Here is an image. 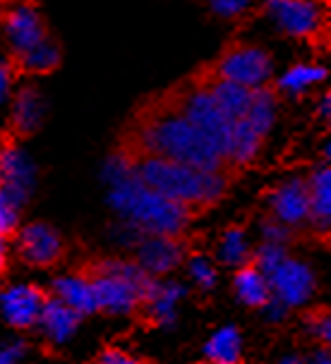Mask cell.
<instances>
[{"label": "cell", "instance_id": "6da1fadb", "mask_svg": "<svg viewBox=\"0 0 331 364\" xmlns=\"http://www.w3.org/2000/svg\"><path fill=\"white\" fill-rule=\"evenodd\" d=\"M101 178L110 211L135 237L147 232L180 235L190 223V206L173 201L140 178L135 154H113L103 164Z\"/></svg>", "mask_w": 331, "mask_h": 364}, {"label": "cell", "instance_id": "7a4b0ae2", "mask_svg": "<svg viewBox=\"0 0 331 364\" xmlns=\"http://www.w3.org/2000/svg\"><path fill=\"white\" fill-rule=\"evenodd\" d=\"M132 144L135 154L164 156L206 171H228L224 146L209 132L194 125L173 101L159 103L157 108L140 115L132 129Z\"/></svg>", "mask_w": 331, "mask_h": 364}, {"label": "cell", "instance_id": "3957f363", "mask_svg": "<svg viewBox=\"0 0 331 364\" xmlns=\"http://www.w3.org/2000/svg\"><path fill=\"white\" fill-rule=\"evenodd\" d=\"M135 166L147 185L190 209H206L228 192L226 171H206V168L152 154H135Z\"/></svg>", "mask_w": 331, "mask_h": 364}, {"label": "cell", "instance_id": "277c9868", "mask_svg": "<svg viewBox=\"0 0 331 364\" xmlns=\"http://www.w3.org/2000/svg\"><path fill=\"white\" fill-rule=\"evenodd\" d=\"M99 311L110 316H127L145 304V295L154 276L137 262L106 259L92 273Z\"/></svg>", "mask_w": 331, "mask_h": 364}, {"label": "cell", "instance_id": "5b68a950", "mask_svg": "<svg viewBox=\"0 0 331 364\" xmlns=\"http://www.w3.org/2000/svg\"><path fill=\"white\" fill-rule=\"evenodd\" d=\"M171 101L183 110L194 125H199L204 132H209L226 151V144H228V136L233 129V120L228 118V113L221 108L216 96H214L209 80L194 82L190 87L180 89Z\"/></svg>", "mask_w": 331, "mask_h": 364}, {"label": "cell", "instance_id": "8992f818", "mask_svg": "<svg viewBox=\"0 0 331 364\" xmlns=\"http://www.w3.org/2000/svg\"><path fill=\"white\" fill-rule=\"evenodd\" d=\"M271 73L274 65L269 53L255 43H233L214 65V77H224L250 89L267 87Z\"/></svg>", "mask_w": 331, "mask_h": 364}, {"label": "cell", "instance_id": "52a82bcc", "mask_svg": "<svg viewBox=\"0 0 331 364\" xmlns=\"http://www.w3.org/2000/svg\"><path fill=\"white\" fill-rule=\"evenodd\" d=\"M264 12L278 31L293 38H315L324 24V12L315 0H267Z\"/></svg>", "mask_w": 331, "mask_h": 364}, {"label": "cell", "instance_id": "ba28073f", "mask_svg": "<svg viewBox=\"0 0 331 364\" xmlns=\"http://www.w3.org/2000/svg\"><path fill=\"white\" fill-rule=\"evenodd\" d=\"M267 276H269L274 297H278L283 304H288L290 309L308 304L317 290L315 271L305 262H300V259H295L290 255L285 257L274 271H269Z\"/></svg>", "mask_w": 331, "mask_h": 364}, {"label": "cell", "instance_id": "9c48e42d", "mask_svg": "<svg viewBox=\"0 0 331 364\" xmlns=\"http://www.w3.org/2000/svg\"><path fill=\"white\" fill-rule=\"evenodd\" d=\"M183 257L185 250L178 235L147 232L135 237V262L154 278H164L173 269H178L183 264Z\"/></svg>", "mask_w": 331, "mask_h": 364}, {"label": "cell", "instance_id": "30bf717a", "mask_svg": "<svg viewBox=\"0 0 331 364\" xmlns=\"http://www.w3.org/2000/svg\"><path fill=\"white\" fill-rule=\"evenodd\" d=\"M36 164L34 159L17 144H5L0 149V187L24 206L36 190Z\"/></svg>", "mask_w": 331, "mask_h": 364}, {"label": "cell", "instance_id": "8fae6325", "mask_svg": "<svg viewBox=\"0 0 331 364\" xmlns=\"http://www.w3.org/2000/svg\"><path fill=\"white\" fill-rule=\"evenodd\" d=\"M3 36L12 55H22L43 38H48L43 17L34 5L29 3H15L12 8L5 10L3 15Z\"/></svg>", "mask_w": 331, "mask_h": 364}, {"label": "cell", "instance_id": "7c38bea8", "mask_svg": "<svg viewBox=\"0 0 331 364\" xmlns=\"http://www.w3.org/2000/svg\"><path fill=\"white\" fill-rule=\"evenodd\" d=\"M46 302L48 297L43 295L41 288L31 283H15L5 288L3 295H0V316L17 331L34 328Z\"/></svg>", "mask_w": 331, "mask_h": 364}, {"label": "cell", "instance_id": "4fadbf2b", "mask_svg": "<svg viewBox=\"0 0 331 364\" xmlns=\"http://www.w3.org/2000/svg\"><path fill=\"white\" fill-rule=\"evenodd\" d=\"M269 213L285 225L300 228L310 223L312 216V194H310V180L288 178L269 194Z\"/></svg>", "mask_w": 331, "mask_h": 364}, {"label": "cell", "instance_id": "5bb4252c", "mask_svg": "<svg viewBox=\"0 0 331 364\" xmlns=\"http://www.w3.org/2000/svg\"><path fill=\"white\" fill-rule=\"evenodd\" d=\"M17 252L29 266L48 269L63 257V237L58 235L53 225L36 220V223H29L19 230Z\"/></svg>", "mask_w": 331, "mask_h": 364}, {"label": "cell", "instance_id": "9a60e30c", "mask_svg": "<svg viewBox=\"0 0 331 364\" xmlns=\"http://www.w3.org/2000/svg\"><path fill=\"white\" fill-rule=\"evenodd\" d=\"M185 295H187L185 285L168 281L166 276L152 278L142 307L147 309V316L152 318V323H157L161 328H171L175 318H178L180 302L185 300Z\"/></svg>", "mask_w": 331, "mask_h": 364}, {"label": "cell", "instance_id": "2e32d148", "mask_svg": "<svg viewBox=\"0 0 331 364\" xmlns=\"http://www.w3.org/2000/svg\"><path fill=\"white\" fill-rule=\"evenodd\" d=\"M80 321L82 314H77L73 307H68L58 297H48L36 328L41 331V336L46 338L51 346H68L75 338L77 328H80Z\"/></svg>", "mask_w": 331, "mask_h": 364}, {"label": "cell", "instance_id": "e0dca14e", "mask_svg": "<svg viewBox=\"0 0 331 364\" xmlns=\"http://www.w3.org/2000/svg\"><path fill=\"white\" fill-rule=\"evenodd\" d=\"M53 297H58L68 307H73L82 316L99 311L94 278L84 276V273H63V276H58L53 281Z\"/></svg>", "mask_w": 331, "mask_h": 364}, {"label": "cell", "instance_id": "ac0fdd59", "mask_svg": "<svg viewBox=\"0 0 331 364\" xmlns=\"http://www.w3.org/2000/svg\"><path fill=\"white\" fill-rule=\"evenodd\" d=\"M10 120L17 134L29 136L41 127L43 118H46V101L43 94L36 87H19L12 96V106H10Z\"/></svg>", "mask_w": 331, "mask_h": 364}, {"label": "cell", "instance_id": "d6986e66", "mask_svg": "<svg viewBox=\"0 0 331 364\" xmlns=\"http://www.w3.org/2000/svg\"><path fill=\"white\" fill-rule=\"evenodd\" d=\"M264 139H267V136L259 132L248 118L233 122L228 144H226V161H228V168L250 166L259 156V151H262Z\"/></svg>", "mask_w": 331, "mask_h": 364}, {"label": "cell", "instance_id": "ffe728a7", "mask_svg": "<svg viewBox=\"0 0 331 364\" xmlns=\"http://www.w3.org/2000/svg\"><path fill=\"white\" fill-rule=\"evenodd\" d=\"M233 292L245 307L250 309H262L274 292H271V283H269V276L264 273L255 262L240 266L233 276Z\"/></svg>", "mask_w": 331, "mask_h": 364}, {"label": "cell", "instance_id": "44dd1931", "mask_svg": "<svg viewBox=\"0 0 331 364\" xmlns=\"http://www.w3.org/2000/svg\"><path fill=\"white\" fill-rule=\"evenodd\" d=\"M209 84H211L214 96H216L221 103V108L228 113V118L233 122L248 118L252 99H255V89L243 87V84L231 82V80H224V77H214V75L209 77Z\"/></svg>", "mask_w": 331, "mask_h": 364}, {"label": "cell", "instance_id": "7402d4cb", "mask_svg": "<svg viewBox=\"0 0 331 364\" xmlns=\"http://www.w3.org/2000/svg\"><path fill=\"white\" fill-rule=\"evenodd\" d=\"M202 355L216 364H238L243 360V336L236 326L216 328L206 338Z\"/></svg>", "mask_w": 331, "mask_h": 364}, {"label": "cell", "instance_id": "603a6c76", "mask_svg": "<svg viewBox=\"0 0 331 364\" xmlns=\"http://www.w3.org/2000/svg\"><path fill=\"white\" fill-rule=\"evenodd\" d=\"M310 194H312V223L317 230H331V166L327 164L310 175Z\"/></svg>", "mask_w": 331, "mask_h": 364}, {"label": "cell", "instance_id": "cb8c5ba5", "mask_svg": "<svg viewBox=\"0 0 331 364\" xmlns=\"http://www.w3.org/2000/svg\"><path fill=\"white\" fill-rule=\"evenodd\" d=\"M216 257L224 266H231V269H240V266L250 264L255 252H252L250 237L248 232L240 225H231L224 230V235L219 240L216 247Z\"/></svg>", "mask_w": 331, "mask_h": 364}, {"label": "cell", "instance_id": "d4e9b609", "mask_svg": "<svg viewBox=\"0 0 331 364\" xmlns=\"http://www.w3.org/2000/svg\"><path fill=\"white\" fill-rule=\"evenodd\" d=\"M329 70L324 65H317V63H300V65H293L288 68L285 73L278 77V91L283 94H290V96H298L303 91L317 87L327 80Z\"/></svg>", "mask_w": 331, "mask_h": 364}, {"label": "cell", "instance_id": "484cf974", "mask_svg": "<svg viewBox=\"0 0 331 364\" xmlns=\"http://www.w3.org/2000/svg\"><path fill=\"white\" fill-rule=\"evenodd\" d=\"M17 63H19V68L29 75H48V73H53L58 68V63H61V48H58V43L48 36V38H43L41 43H36L34 48H29L27 53L17 55Z\"/></svg>", "mask_w": 331, "mask_h": 364}, {"label": "cell", "instance_id": "4316f807", "mask_svg": "<svg viewBox=\"0 0 331 364\" xmlns=\"http://www.w3.org/2000/svg\"><path fill=\"white\" fill-rule=\"evenodd\" d=\"M248 120L264 136H269V132L274 129V122H276V94L274 91L267 87L255 89V99H252Z\"/></svg>", "mask_w": 331, "mask_h": 364}, {"label": "cell", "instance_id": "83f0119b", "mask_svg": "<svg viewBox=\"0 0 331 364\" xmlns=\"http://www.w3.org/2000/svg\"><path fill=\"white\" fill-rule=\"evenodd\" d=\"M187 276H190L192 285H197V288L204 292L216 288V281H219L216 266H214L211 259H206L202 255L187 259Z\"/></svg>", "mask_w": 331, "mask_h": 364}, {"label": "cell", "instance_id": "f1b7e54d", "mask_svg": "<svg viewBox=\"0 0 331 364\" xmlns=\"http://www.w3.org/2000/svg\"><path fill=\"white\" fill-rule=\"evenodd\" d=\"M19 209L15 199L0 187V235H12L19 225Z\"/></svg>", "mask_w": 331, "mask_h": 364}, {"label": "cell", "instance_id": "f546056e", "mask_svg": "<svg viewBox=\"0 0 331 364\" xmlns=\"http://www.w3.org/2000/svg\"><path fill=\"white\" fill-rule=\"evenodd\" d=\"M259 228H262L259 232H262V240H264V242H278V245H288L290 232H293V228L285 225L283 220L274 218L271 213L262 220V223H259Z\"/></svg>", "mask_w": 331, "mask_h": 364}, {"label": "cell", "instance_id": "4dcf8cb0", "mask_svg": "<svg viewBox=\"0 0 331 364\" xmlns=\"http://www.w3.org/2000/svg\"><path fill=\"white\" fill-rule=\"evenodd\" d=\"M209 10L214 12L216 17H224V19H236L240 15L250 10L252 0H206Z\"/></svg>", "mask_w": 331, "mask_h": 364}, {"label": "cell", "instance_id": "1f68e13d", "mask_svg": "<svg viewBox=\"0 0 331 364\" xmlns=\"http://www.w3.org/2000/svg\"><path fill=\"white\" fill-rule=\"evenodd\" d=\"M310 331L320 338L322 346L331 348V309H317L308 316Z\"/></svg>", "mask_w": 331, "mask_h": 364}, {"label": "cell", "instance_id": "d6a6232c", "mask_svg": "<svg viewBox=\"0 0 331 364\" xmlns=\"http://www.w3.org/2000/svg\"><path fill=\"white\" fill-rule=\"evenodd\" d=\"M27 346L24 341H8L0 346V364H17L27 357Z\"/></svg>", "mask_w": 331, "mask_h": 364}, {"label": "cell", "instance_id": "836d02e7", "mask_svg": "<svg viewBox=\"0 0 331 364\" xmlns=\"http://www.w3.org/2000/svg\"><path fill=\"white\" fill-rule=\"evenodd\" d=\"M15 96V73L8 63H0V106Z\"/></svg>", "mask_w": 331, "mask_h": 364}, {"label": "cell", "instance_id": "e575fe53", "mask_svg": "<svg viewBox=\"0 0 331 364\" xmlns=\"http://www.w3.org/2000/svg\"><path fill=\"white\" fill-rule=\"evenodd\" d=\"M262 311H264V316H267L269 321L278 323V321H283V318L288 316L290 307H288V304H283L281 300H278V297H271V300L262 307Z\"/></svg>", "mask_w": 331, "mask_h": 364}, {"label": "cell", "instance_id": "d590c367", "mask_svg": "<svg viewBox=\"0 0 331 364\" xmlns=\"http://www.w3.org/2000/svg\"><path fill=\"white\" fill-rule=\"evenodd\" d=\"M99 362L101 364H135L137 360H135L130 353H125V350H120V348H106L99 355Z\"/></svg>", "mask_w": 331, "mask_h": 364}, {"label": "cell", "instance_id": "8d00e7d4", "mask_svg": "<svg viewBox=\"0 0 331 364\" xmlns=\"http://www.w3.org/2000/svg\"><path fill=\"white\" fill-rule=\"evenodd\" d=\"M317 110H320V118L331 127V91H327V94L320 99V106H317Z\"/></svg>", "mask_w": 331, "mask_h": 364}, {"label": "cell", "instance_id": "74e56055", "mask_svg": "<svg viewBox=\"0 0 331 364\" xmlns=\"http://www.w3.org/2000/svg\"><path fill=\"white\" fill-rule=\"evenodd\" d=\"M8 257H10V247H8V235H0V273L8 269Z\"/></svg>", "mask_w": 331, "mask_h": 364}, {"label": "cell", "instance_id": "f35d334b", "mask_svg": "<svg viewBox=\"0 0 331 364\" xmlns=\"http://www.w3.org/2000/svg\"><path fill=\"white\" fill-rule=\"evenodd\" d=\"M324 159H327V164L331 166V139L327 141V146H324Z\"/></svg>", "mask_w": 331, "mask_h": 364}, {"label": "cell", "instance_id": "ab89813d", "mask_svg": "<svg viewBox=\"0 0 331 364\" xmlns=\"http://www.w3.org/2000/svg\"><path fill=\"white\" fill-rule=\"evenodd\" d=\"M0 295H3V290H0Z\"/></svg>", "mask_w": 331, "mask_h": 364}]
</instances>
